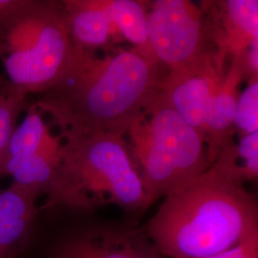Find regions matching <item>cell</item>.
Instances as JSON below:
<instances>
[{
    "mask_svg": "<svg viewBox=\"0 0 258 258\" xmlns=\"http://www.w3.org/2000/svg\"><path fill=\"white\" fill-rule=\"evenodd\" d=\"M164 75L155 58L134 48L103 56L77 48L64 74L33 103L60 134L126 136L159 91Z\"/></svg>",
    "mask_w": 258,
    "mask_h": 258,
    "instance_id": "cell-1",
    "label": "cell"
},
{
    "mask_svg": "<svg viewBox=\"0 0 258 258\" xmlns=\"http://www.w3.org/2000/svg\"><path fill=\"white\" fill-rule=\"evenodd\" d=\"M144 229L166 257H208L257 235V199L211 166L165 197Z\"/></svg>",
    "mask_w": 258,
    "mask_h": 258,
    "instance_id": "cell-2",
    "label": "cell"
},
{
    "mask_svg": "<svg viewBox=\"0 0 258 258\" xmlns=\"http://www.w3.org/2000/svg\"><path fill=\"white\" fill-rule=\"evenodd\" d=\"M62 137L59 173L41 209L96 211L114 205L139 217L148 201L138 165L124 135L100 132Z\"/></svg>",
    "mask_w": 258,
    "mask_h": 258,
    "instance_id": "cell-3",
    "label": "cell"
},
{
    "mask_svg": "<svg viewBox=\"0 0 258 258\" xmlns=\"http://www.w3.org/2000/svg\"><path fill=\"white\" fill-rule=\"evenodd\" d=\"M74 46L62 0H12L0 15V60L19 92L40 95L58 82Z\"/></svg>",
    "mask_w": 258,
    "mask_h": 258,
    "instance_id": "cell-4",
    "label": "cell"
},
{
    "mask_svg": "<svg viewBox=\"0 0 258 258\" xmlns=\"http://www.w3.org/2000/svg\"><path fill=\"white\" fill-rule=\"evenodd\" d=\"M126 136L138 165L148 209L210 168L203 138L160 89Z\"/></svg>",
    "mask_w": 258,
    "mask_h": 258,
    "instance_id": "cell-5",
    "label": "cell"
},
{
    "mask_svg": "<svg viewBox=\"0 0 258 258\" xmlns=\"http://www.w3.org/2000/svg\"><path fill=\"white\" fill-rule=\"evenodd\" d=\"M39 209L29 258H166L137 216L111 219L95 211Z\"/></svg>",
    "mask_w": 258,
    "mask_h": 258,
    "instance_id": "cell-6",
    "label": "cell"
},
{
    "mask_svg": "<svg viewBox=\"0 0 258 258\" xmlns=\"http://www.w3.org/2000/svg\"><path fill=\"white\" fill-rule=\"evenodd\" d=\"M148 34L153 56L166 72L194 64L218 49L203 8L189 0L149 2Z\"/></svg>",
    "mask_w": 258,
    "mask_h": 258,
    "instance_id": "cell-7",
    "label": "cell"
},
{
    "mask_svg": "<svg viewBox=\"0 0 258 258\" xmlns=\"http://www.w3.org/2000/svg\"><path fill=\"white\" fill-rule=\"evenodd\" d=\"M229 66V55L215 49L194 64L166 72L162 79L161 93L203 140L210 103L225 83Z\"/></svg>",
    "mask_w": 258,
    "mask_h": 258,
    "instance_id": "cell-8",
    "label": "cell"
},
{
    "mask_svg": "<svg viewBox=\"0 0 258 258\" xmlns=\"http://www.w3.org/2000/svg\"><path fill=\"white\" fill-rule=\"evenodd\" d=\"M38 196L11 184L0 188V258H29L37 238Z\"/></svg>",
    "mask_w": 258,
    "mask_h": 258,
    "instance_id": "cell-9",
    "label": "cell"
},
{
    "mask_svg": "<svg viewBox=\"0 0 258 258\" xmlns=\"http://www.w3.org/2000/svg\"><path fill=\"white\" fill-rule=\"evenodd\" d=\"M200 5L212 24L217 47L230 60L241 62L258 41L257 0L202 1Z\"/></svg>",
    "mask_w": 258,
    "mask_h": 258,
    "instance_id": "cell-10",
    "label": "cell"
},
{
    "mask_svg": "<svg viewBox=\"0 0 258 258\" xmlns=\"http://www.w3.org/2000/svg\"><path fill=\"white\" fill-rule=\"evenodd\" d=\"M244 81L246 76L241 63L230 60L225 83L213 96L206 119L204 142L211 166L222 151L234 145V116L240 84Z\"/></svg>",
    "mask_w": 258,
    "mask_h": 258,
    "instance_id": "cell-11",
    "label": "cell"
},
{
    "mask_svg": "<svg viewBox=\"0 0 258 258\" xmlns=\"http://www.w3.org/2000/svg\"><path fill=\"white\" fill-rule=\"evenodd\" d=\"M66 24L75 47L93 52L123 41L103 0H62Z\"/></svg>",
    "mask_w": 258,
    "mask_h": 258,
    "instance_id": "cell-12",
    "label": "cell"
},
{
    "mask_svg": "<svg viewBox=\"0 0 258 258\" xmlns=\"http://www.w3.org/2000/svg\"><path fill=\"white\" fill-rule=\"evenodd\" d=\"M24 113V119L10 139L5 162L34 155L62 140L60 134L55 136L51 133L43 114L34 103H29Z\"/></svg>",
    "mask_w": 258,
    "mask_h": 258,
    "instance_id": "cell-13",
    "label": "cell"
},
{
    "mask_svg": "<svg viewBox=\"0 0 258 258\" xmlns=\"http://www.w3.org/2000/svg\"><path fill=\"white\" fill-rule=\"evenodd\" d=\"M113 23L123 40L144 55L153 57L148 41V5L138 0H103Z\"/></svg>",
    "mask_w": 258,
    "mask_h": 258,
    "instance_id": "cell-14",
    "label": "cell"
},
{
    "mask_svg": "<svg viewBox=\"0 0 258 258\" xmlns=\"http://www.w3.org/2000/svg\"><path fill=\"white\" fill-rule=\"evenodd\" d=\"M27 98L11 84L5 75L0 74V180L10 139L20 115L27 108Z\"/></svg>",
    "mask_w": 258,
    "mask_h": 258,
    "instance_id": "cell-15",
    "label": "cell"
},
{
    "mask_svg": "<svg viewBox=\"0 0 258 258\" xmlns=\"http://www.w3.org/2000/svg\"><path fill=\"white\" fill-rule=\"evenodd\" d=\"M247 83L246 89L239 94L234 116V129L240 138L258 131V78Z\"/></svg>",
    "mask_w": 258,
    "mask_h": 258,
    "instance_id": "cell-16",
    "label": "cell"
},
{
    "mask_svg": "<svg viewBox=\"0 0 258 258\" xmlns=\"http://www.w3.org/2000/svg\"><path fill=\"white\" fill-rule=\"evenodd\" d=\"M204 258H258V234L243 240L231 249Z\"/></svg>",
    "mask_w": 258,
    "mask_h": 258,
    "instance_id": "cell-17",
    "label": "cell"
},
{
    "mask_svg": "<svg viewBox=\"0 0 258 258\" xmlns=\"http://www.w3.org/2000/svg\"><path fill=\"white\" fill-rule=\"evenodd\" d=\"M11 2H12V0H0V15L4 10L9 6Z\"/></svg>",
    "mask_w": 258,
    "mask_h": 258,
    "instance_id": "cell-18",
    "label": "cell"
}]
</instances>
